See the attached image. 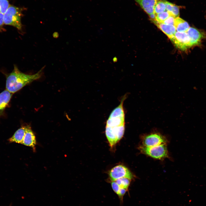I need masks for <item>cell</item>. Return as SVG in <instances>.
I'll return each mask as SVG.
<instances>
[{
    "mask_svg": "<svg viewBox=\"0 0 206 206\" xmlns=\"http://www.w3.org/2000/svg\"><path fill=\"white\" fill-rule=\"evenodd\" d=\"M166 140L162 135L156 133H152L145 136L142 140L143 146L151 147L165 144Z\"/></svg>",
    "mask_w": 206,
    "mask_h": 206,
    "instance_id": "obj_6",
    "label": "cell"
},
{
    "mask_svg": "<svg viewBox=\"0 0 206 206\" xmlns=\"http://www.w3.org/2000/svg\"><path fill=\"white\" fill-rule=\"evenodd\" d=\"M166 5V11L169 13L171 12L172 11L174 4L165 0Z\"/></svg>",
    "mask_w": 206,
    "mask_h": 206,
    "instance_id": "obj_20",
    "label": "cell"
},
{
    "mask_svg": "<svg viewBox=\"0 0 206 206\" xmlns=\"http://www.w3.org/2000/svg\"><path fill=\"white\" fill-rule=\"evenodd\" d=\"M148 15L151 21L156 20V14L154 12L149 14Z\"/></svg>",
    "mask_w": 206,
    "mask_h": 206,
    "instance_id": "obj_22",
    "label": "cell"
},
{
    "mask_svg": "<svg viewBox=\"0 0 206 206\" xmlns=\"http://www.w3.org/2000/svg\"><path fill=\"white\" fill-rule=\"evenodd\" d=\"M130 180L126 177H122L116 180L115 181L119 186L120 189V190L122 189H125L128 190Z\"/></svg>",
    "mask_w": 206,
    "mask_h": 206,
    "instance_id": "obj_14",
    "label": "cell"
},
{
    "mask_svg": "<svg viewBox=\"0 0 206 206\" xmlns=\"http://www.w3.org/2000/svg\"><path fill=\"white\" fill-rule=\"evenodd\" d=\"M27 125L22 126L8 139L9 142L22 144L25 133Z\"/></svg>",
    "mask_w": 206,
    "mask_h": 206,
    "instance_id": "obj_11",
    "label": "cell"
},
{
    "mask_svg": "<svg viewBox=\"0 0 206 206\" xmlns=\"http://www.w3.org/2000/svg\"><path fill=\"white\" fill-rule=\"evenodd\" d=\"M9 5L8 0H0V12L4 14Z\"/></svg>",
    "mask_w": 206,
    "mask_h": 206,
    "instance_id": "obj_17",
    "label": "cell"
},
{
    "mask_svg": "<svg viewBox=\"0 0 206 206\" xmlns=\"http://www.w3.org/2000/svg\"><path fill=\"white\" fill-rule=\"evenodd\" d=\"M187 33L190 38L192 46L199 44L201 40L205 37L203 32L193 27H190Z\"/></svg>",
    "mask_w": 206,
    "mask_h": 206,
    "instance_id": "obj_7",
    "label": "cell"
},
{
    "mask_svg": "<svg viewBox=\"0 0 206 206\" xmlns=\"http://www.w3.org/2000/svg\"><path fill=\"white\" fill-rule=\"evenodd\" d=\"M170 16L169 13L166 11L161 13L156 14V20L158 22L162 23Z\"/></svg>",
    "mask_w": 206,
    "mask_h": 206,
    "instance_id": "obj_16",
    "label": "cell"
},
{
    "mask_svg": "<svg viewBox=\"0 0 206 206\" xmlns=\"http://www.w3.org/2000/svg\"><path fill=\"white\" fill-rule=\"evenodd\" d=\"M23 9L10 5L3 14L4 24L12 26L19 30H22L21 19Z\"/></svg>",
    "mask_w": 206,
    "mask_h": 206,
    "instance_id": "obj_2",
    "label": "cell"
},
{
    "mask_svg": "<svg viewBox=\"0 0 206 206\" xmlns=\"http://www.w3.org/2000/svg\"><path fill=\"white\" fill-rule=\"evenodd\" d=\"M109 175L112 181L122 177H126L130 180L133 178V175L129 170L122 165H118L111 169Z\"/></svg>",
    "mask_w": 206,
    "mask_h": 206,
    "instance_id": "obj_5",
    "label": "cell"
},
{
    "mask_svg": "<svg viewBox=\"0 0 206 206\" xmlns=\"http://www.w3.org/2000/svg\"><path fill=\"white\" fill-rule=\"evenodd\" d=\"M166 11L165 0H158L154 6V13L157 14Z\"/></svg>",
    "mask_w": 206,
    "mask_h": 206,
    "instance_id": "obj_15",
    "label": "cell"
},
{
    "mask_svg": "<svg viewBox=\"0 0 206 206\" xmlns=\"http://www.w3.org/2000/svg\"><path fill=\"white\" fill-rule=\"evenodd\" d=\"M148 15L154 13V7L158 0H134Z\"/></svg>",
    "mask_w": 206,
    "mask_h": 206,
    "instance_id": "obj_9",
    "label": "cell"
},
{
    "mask_svg": "<svg viewBox=\"0 0 206 206\" xmlns=\"http://www.w3.org/2000/svg\"><path fill=\"white\" fill-rule=\"evenodd\" d=\"M174 26L178 32H187L190 27L187 22L179 17L175 18Z\"/></svg>",
    "mask_w": 206,
    "mask_h": 206,
    "instance_id": "obj_13",
    "label": "cell"
},
{
    "mask_svg": "<svg viewBox=\"0 0 206 206\" xmlns=\"http://www.w3.org/2000/svg\"><path fill=\"white\" fill-rule=\"evenodd\" d=\"M170 39L177 47L182 50H185L192 46L187 32H176Z\"/></svg>",
    "mask_w": 206,
    "mask_h": 206,
    "instance_id": "obj_4",
    "label": "cell"
},
{
    "mask_svg": "<svg viewBox=\"0 0 206 206\" xmlns=\"http://www.w3.org/2000/svg\"><path fill=\"white\" fill-rule=\"evenodd\" d=\"M21 144L31 147L34 150L35 149L36 144V137L29 125H27L25 133Z\"/></svg>",
    "mask_w": 206,
    "mask_h": 206,
    "instance_id": "obj_8",
    "label": "cell"
},
{
    "mask_svg": "<svg viewBox=\"0 0 206 206\" xmlns=\"http://www.w3.org/2000/svg\"><path fill=\"white\" fill-rule=\"evenodd\" d=\"M43 67L37 73L28 74L21 72L15 66L14 69L7 78L6 90L12 94L19 90L26 85L41 78Z\"/></svg>",
    "mask_w": 206,
    "mask_h": 206,
    "instance_id": "obj_1",
    "label": "cell"
},
{
    "mask_svg": "<svg viewBox=\"0 0 206 206\" xmlns=\"http://www.w3.org/2000/svg\"><path fill=\"white\" fill-rule=\"evenodd\" d=\"M12 94L6 90L0 93V116L9 104Z\"/></svg>",
    "mask_w": 206,
    "mask_h": 206,
    "instance_id": "obj_12",
    "label": "cell"
},
{
    "mask_svg": "<svg viewBox=\"0 0 206 206\" xmlns=\"http://www.w3.org/2000/svg\"><path fill=\"white\" fill-rule=\"evenodd\" d=\"M3 14L0 12V28H1L3 24Z\"/></svg>",
    "mask_w": 206,
    "mask_h": 206,
    "instance_id": "obj_21",
    "label": "cell"
},
{
    "mask_svg": "<svg viewBox=\"0 0 206 206\" xmlns=\"http://www.w3.org/2000/svg\"><path fill=\"white\" fill-rule=\"evenodd\" d=\"M140 149L142 153L156 159H162L168 156L165 144L151 147L142 146L140 147Z\"/></svg>",
    "mask_w": 206,
    "mask_h": 206,
    "instance_id": "obj_3",
    "label": "cell"
},
{
    "mask_svg": "<svg viewBox=\"0 0 206 206\" xmlns=\"http://www.w3.org/2000/svg\"><path fill=\"white\" fill-rule=\"evenodd\" d=\"M152 21L170 39L174 36L176 30L175 27L174 25L165 24L159 22L156 20Z\"/></svg>",
    "mask_w": 206,
    "mask_h": 206,
    "instance_id": "obj_10",
    "label": "cell"
},
{
    "mask_svg": "<svg viewBox=\"0 0 206 206\" xmlns=\"http://www.w3.org/2000/svg\"><path fill=\"white\" fill-rule=\"evenodd\" d=\"M175 19V18L173 16L170 15L162 23L168 25L174 26Z\"/></svg>",
    "mask_w": 206,
    "mask_h": 206,
    "instance_id": "obj_19",
    "label": "cell"
},
{
    "mask_svg": "<svg viewBox=\"0 0 206 206\" xmlns=\"http://www.w3.org/2000/svg\"><path fill=\"white\" fill-rule=\"evenodd\" d=\"M169 13L170 15H172L175 18L179 17V6L174 4L172 11Z\"/></svg>",
    "mask_w": 206,
    "mask_h": 206,
    "instance_id": "obj_18",
    "label": "cell"
}]
</instances>
